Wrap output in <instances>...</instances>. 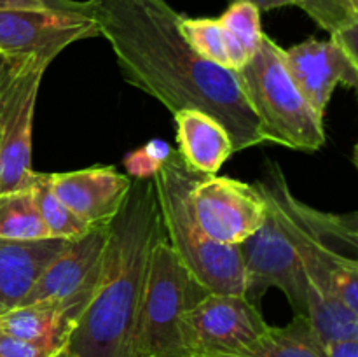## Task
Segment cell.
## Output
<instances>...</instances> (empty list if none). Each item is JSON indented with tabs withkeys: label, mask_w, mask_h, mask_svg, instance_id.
Wrapping results in <instances>:
<instances>
[{
	"label": "cell",
	"mask_w": 358,
	"mask_h": 357,
	"mask_svg": "<svg viewBox=\"0 0 358 357\" xmlns=\"http://www.w3.org/2000/svg\"><path fill=\"white\" fill-rule=\"evenodd\" d=\"M91 20L124 80L171 114L198 108L229 133L234 153L264 144L233 70L201 58L180 34L182 14L166 0H90Z\"/></svg>",
	"instance_id": "1"
},
{
	"label": "cell",
	"mask_w": 358,
	"mask_h": 357,
	"mask_svg": "<svg viewBox=\"0 0 358 357\" xmlns=\"http://www.w3.org/2000/svg\"><path fill=\"white\" fill-rule=\"evenodd\" d=\"M164 234L152 178H131L121 209L108 223L100 286L66 340L72 357H135L136 317L149 261Z\"/></svg>",
	"instance_id": "2"
},
{
	"label": "cell",
	"mask_w": 358,
	"mask_h": 357,
	"mask_svg": "<svg viewBox=\"0 0 358 357\" xmlns=\"http://www.w3.org/2000/svg\"><path fill=\"white\" fill-rule=\"evenodd\" d=\"M273 209L280 227L306 273L308 282L334 293L358 312V216L322 212L290 191L276 161H268L254 182Z\"/></svg>",
	"instance_id": "3"
},
{
	"label": "cell",
	"mask_w": 358,
	"mask_h": 357,
	"mask_svg": "<svg viewBox=\"0 0 358 357\" xmlns=\"http://www.w3.org/2000/svg\"><path fill=\"white\" fill-rule=\"evenodd\" d=\"M199 172L192 170L178 150L154 175L157 205L168 241L182 265L210 293L243 294L245 276L238 245H224L210 238L196 219L191 189Z\"/></svg>",
	"instance_id": "4"
},
{
	"label": "cell",
	"mask_w": 358,
	"mask_h": 357,
	"mask_svg": "<svg viewBox=\"0 0 358 357\" xmlns=\"http://www.w3.org/2000/svg\"><path fill=\"white\" fill-rule=\"evenodd\" d=\"M245 100L259 121L264 142L315 153L325 144L324 118L311 108L290 79L282 48L262 35L250 62L234 72Z\"/></svg>",
	"instance_id": "5"
},
{
	"label": "cell",
	"mask_w": 358,
	"mask_h": 357,
	"mask_svg": "<svg viewBox=\"0 0 358 357\" xmlns=\"http://www.w3.org/2000/svg\"><path fill=\"white\" fill-rule=\"evenodd\" d=\"M208 293L182 265L164 233L150 254L136 317L133 356L189 357L182 336V318Z\"/></svg>",
	"instance_id": "6"
},
{
	"label": "cell",
	"mask_w": 358,
	"mask_h": 357,
	"mask_svg": "<svg viewBox=\"0 0 358 357\" xmlns=\"http://www.w3.org/2000/svg\"><path fill=\"white\" fill-rule=\"evenodd\" d=\"M51 63L0 55V192L30 188L31 132L42 76Z\"/></svg>",
	"instance_id": "7"
},
{
	"label": "cell",
	"mask_w": 358,
	"mask_h": 357,
	"mask_svg": "<svg viewBox=\"0 0 358 357\" xmlns=\"http://www.w3.org/2000/svg\"><path fill=\"white\" fill-rule=\"evenodd\" d=\"M269 324L243 294L208 293L182 318L189 357L236 356L250 349Z\"/></svg>",
	"instance_id": "8"
},
{
	"label": "cell",
	"mask_w": 358,
	"mask_h": 357,
	"mask_svg": "<svg viewBox=\"0 0 358 357\" xmlns=\"http://www.w3.org/2000/svg\"><path fill=\"white\" fill-rule=\"evenodd\" d=\"M268 205V203H266ZM243 265V296L259 307L269 287L285 294L294 315L306 317L308 279L299 255L280 227L271 206L255 233L238 244Z\"/></svg>",
	"instance_id": "9"
},
{
	"label": "cell",
	"mask_w": 358,
	"mask_h": 357,
	"mask_svg": "<svg viewBox=\"0 0 358 357\" xmlns=\"http://www.w3.org/2000/svg\"><path fill=\"white\" fill-rule=\"evenodd\" d=\"M196 219L210 238L238 245L262 226L268 214L264 196L255 184L220 175H203L191 189Z\"/></svg>",
	"instance_id": "10"
},
{
	"label": "cell",
	"mask_w": 358,
	"mask_h": 357,
	"mask_svg": "<svg viewBox=\"0 0 358 357\" xmlns=\"http://www.w3.org/2000/svg\"><path fill=\"white\" fill-rule=\"evenodd\" d=\"M107 240L108 224H94L83 237L69 240L38 276L23 304L65 303L86 308L100 286Z\"/></svg>",
	"instance_id": "11"
},
{
	"label": "cell",
	"mask_w": 358,
	"mask_h": 357,
	"mask_svg": "<svg viewBox=\"0 0 358 357\" xmlns=\"http://www.w3.org/2000/svg\"><path fill=\"white\" fill-rule=\"evenodd\" d=\"M100 37L91 18L48 9L0 10V55L35 56L51 63L83 38Z\"/></svg>",
	"instance_id": "12"
},
{
	"label": "cell",
	"mask_w": 358,
	"mask_h": 357,
	"mask_svg": "<svg viewBox=\"0 0 358 357\" xmlns=\"http://www.w3.org/2000/svg\"><path fill=\"white\" fill-rule=\"evenodd\" d=\"M282 62L304 100L324 118L336 86L357 88L358 58L338 41L308 38L289 49L282 48Z\"/></svg>",
	"instance_id": "13"
},
{
	"label": "cell",
	"mask_w": 358,
	"mask_h": 357,
	"mask_svg": "<svg viewBox=\"0 0 358 357\" xmlns=\"http://www.w3.org/2000/svg\"><path fill=\"white\" fill-rule=\"evenodd\" d=\"M49 175L56 196L90 226L110 223L131 186V178L110 164Z\"/></svg>",
	"instance_id": "14"
},
{
	"label": "cell",
	"mask_w": 358,
	"mask_h": 357,
	"mask_svg": "<svg viewBox=\"0 0 358 357\" xmlns=\"http://www.w3.org/2000/svg\"><path fill=\"white\" fill-rule=\"evenodd\" d=\"M66 238H0V315L21 307L49 262L65 248Z\"/></svg>",
	"instance_id": "15"
},
{
	"label": "cell",
	"mask_w": 358,
	"mask_h": 357,
	"mask_svg": "<svg viewBox=\"0 0 358 357\" xmlns=\"http://www.w3.org/2000/svg\"><path fill=\"white\" fill-rule=\"evenodd\" d=\"M84 310L80 304H23L0 315V332L56 352L66 345Z\"/></svg>",
	"instance_id": "16"
},
{
	"label": "cell",
	"mask_w": 358,
	"mask_h": 357,
	"mask_svg": "<svg viewBox=\"0 0 358 357\" xmlns=\"http://www.w3.org/2000/svg\"><path fill=\"white\" fill-rule=\"evenodd\" d=\"M173 119L182 160L199 174L217 175L231 154H234L227 130L198 108H180L175 112Z\"/></svg>",
	"instance_id": "17"
},
{
	"label": "cell",
	"mask_w": 358,
	"mask_h": 357,
	"mask_svg": "<svg viewBox=\"0 0 358 357\" xmlns=\"http://www.w3.org/2000/svg\"><path fill=\"white\" fill-rule=\"evenodd\" d=\"M306 321L322 346L336 342L358 340V312L338 294L327 293L308 282Z\"/></svg>",
	"instance_id": "18"
},
{
	"label": "cell",
	"mask_w": 358,
	"mask_h": 357,
	"mask_svg": "<svg viewBox=\"0 0 358 357\" xmlns=\"http://www.w3.org/2000/svg\"><path fill=\"white\" fill-rule=\"evenodd\" d=\"M180 34L201 58L222 69L236 72L250 62L247 52L231 38L219 20L182 16Z\"/></svg>",
	"instance_id": "19"
},
{
	"label": "cell",
	"mask_w": 358,
	"mask_h": 357,
	"mask_svg": "<svg viewBox=\"0 0 358 357\" xmlns=\"http://www.w3.org/2000/svg\"><path fill=\"white\" fill-rule=\"evenodd\" d=\"M217 357H327L317 342L303 315H294L292 322L282 328L269 326L268 331L245 352Z\"/></svg>",
	"instance_id": "20"
},
{
	"label": "cell",
	"mask_w": 358,
	"mask_h": 357,
	"mask_svg": "<svg viewBox=\"0 0 358 357\" xmlns=\"http://www.w3.org/2000/svg\"><path fill=\"white\" fill-rule=\"evenodd\" d=\"M0 238L38 240L49 238L30 188L0 192Z\"/></svg>",
	"instance_id": "21"
},
{
	"label": "cell",
	"mask_w": 358,
	"mask_h": 357,
	"mask_svg": "<svg viewBox=\"0 0 358 357\" xmlns=\"http://www.w3.org/2000/svg\"><path fill=\"white\" fill-rule=\"evenodd\" d=\"M31 192H34L35 205L49 237L73 240V238L83 237L91 227L56 196L49 174L35 172L34 181H31Z\"/></svg>",
	"instance_id": "22"
},
{
	"label": "cell",
	"mask_w": 358,
	"mask_h": 357,
	"mask_svg": "<svg viewBox=\"0 0 358 357\" xmlns=\"http://www.w3.org/2000/svg\"><path fill=\"white\" fill-rule=\"evenodd\" d=\"M234 2V0H229ZM259 10H271L278 7H299L315 23L331 35L358 24V10L353 9L348 0H247Z\"/></svg>",
	"instance_id": "23"
},
{
	"label": "cell",
	"mask_w": 358,
	"mask_h": 357,
	"mask_svg": "<svg viewBox=\"0 0 358 357\" xmlns=\"http://www.w3.org/2000/svg\"><path fill=\"white\" fill-rule=\"evenodd\" d=\"M219 21L231 35V38L247 52L248 58H252L264 35L261 24V10L247 0H234L229 4L226 13L219 18Z\"/></svg>",
	"instance_id": "24"
},
{
	"label": "cell",
	"mask_w": 358,
	"mask_h": 357,
	"mask_svg": "<svg viewBox=\"0 0 358 357\" xmlns=\"http://www.w3.org/2000/svg\"><path fill=\"white\" fill-rule=\"evenodd\" d=\"M170 144L164 140L154 139L145 146L131 150L124 156V167L129 178H152L161 168V164L170 158Z\"/></svg>",
	"instance_id": "25"
},
{
	"label": "cell",
	"mask_w": 358,
	"mask_h": 357,
	"mask_svg": "<svg viewBox=\"0 0 358 357\" xmlns=\"http://www.w3.org/2000/svg\"><path fill=\"white\" fill-rule=\"evenodd\" d=\"M58 352V350H56ZM52 350L0 332V357H49Z\"/></svg>",
	"instance_id": "26"
},
{
	"label": "cell",
	"mask_w": 358,
	"mask_h": 357,
	"mask_svg": "<svg viewBox=\"0 0 358 357\" xmlns=\"http://www.w3.org/2000/svg\"><path fill=\"white\" fill-rule=\"evenodd\" d=\"M48 10H58V13L80 14V16L91 18V4L90 0L79 2V0H35Z\"/></svg>",
	"instance_id": "27"
},
{
	"label": "cell",
	"mask_w": 358,
	"mask_h": 357,
	"mask_svg": "<svg viewBox=\"0 0 358 357\" xmlns=\"http://www.w3.org/2000/svg\"><path fill=\"white\" fill-rule=\"evenodd\" d=\"M324 352L327 357H358V340L329 343L324 345Z\"/></svg>",
	"instance_id": "28"
},
{
	"label": "cell",
	"mask_w": 358,
	"mask_h": 357,
	"mask_svg": "<svg viewBox=\"0 0 358 357\" xmlns=\"http://www.w3.org/2000/svg\"><path fill=\"white\" fill-rule=\"evenodd\" d=\"M24 9H44L35 0H0V10H24Z\"/></svg>",
	"instance_id": "29"
},
{
	"label": "cell",
	"mask_w": 358,
	"mask_h": 357,
	"mask_svg": "<svg viewBox=\"0 0 358 357\" xmlns=\"http://www.w3.org/2000/svg\"><path fill=\"white\" fill-rule=\"evenodd\" d=\"M49 357H72V356H70V354L66 352L65 346H63V349H59L58 352H55V354H52V356H49Z\"/></svg>",
	"instance_id": "30"
},
{
	"label": "cell",
	"mask_w": 358,
	"mask_h": 357,
	"mask_svg": "<svg viewBox=\"0 0 358 357\" xmlns=\"http://www.w3.org/2000/svg\"><path fill=\"white\" fill-rule=\"evenodd\" d=\"M348 4L353 7V9L358 10V0H348Z\"/></svg>",
	"instance_id": "31"
}]
</instances>
